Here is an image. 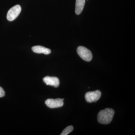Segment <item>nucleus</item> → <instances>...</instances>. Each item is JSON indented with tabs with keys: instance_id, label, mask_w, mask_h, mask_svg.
Here are the masks:
<instances>
[{
	"instance_id": "39448f33",
	"label": "nucleus",
	"mask_w": 135,
	"mask_h": 135,
	"mask_svg": "<svg viewBox=\"0 0 135 135\" xmlns=\"http://www.w3.org/2000/svg\"><path fill=\"white\" fill-rule=\"evenodd\" d=\"M64 99L57 98L56 99H49L45 101V104L48 107L51 109L58 108L64 105Z\"/></svg>"
},
{
	"instance_id": "9d476101",
	"label": "nucleus",
	"mask_w": 135,
	"mask_h": 135,
	"mask_svg": "<svg viewBox=\"0 0 135 135\" xmlns=\"http://www.w3.org/2000/svg\"><path fill=\"white\" fill-rule=\"evenodd\" d=\"M5 91L2 88L0 87V98L2 97L5 96Z\"/></svg>"
},
{
	"instance_id": "6e6552de",
	"label": "nucleus",
	"mask_w": 135,
	"mask_h": 135,
	"mask_svg": "<svg viewBox=\"0 0 135 135\" xmlns=\"http://www.w3.org/2000/svg\"><path fill=\"white\" fill-rule=\"evenodd\" d=\"M85 0H76L75 3V12L76 15L81 14L85 5Z\"/></svg>"
},
{
	"instance_id": "7ed1b4c3",
	"label": "nucleus",
	"mask_w": 135,
	"mask_h": 135,
	"mask_svg": "<svg viewBox=\"0 0 135 135\" xmlns=\"http://www.w3.org/2000/svg\"><path fill=\"white\" fill-rule=\"evenodd\" d=\"M22 11V8L20 5H15L11 8L7 14V19L9 21L12 22L19 16Z\"/></svg>"
},
{
	"instance_id": "1a4fd4ad",
	"label": "nucleus",
	"mask_w": 135,
	"mask_h": 135,
	"mask_svg": "<svg viewBox=\"0 0 135 135\" xmlns=\"http://www.w3.org/2000/svg\"><path fill=\"white\" fill-rule=\"evenodd\" d=\"M74 129V127L73 126H69L66 128L60 134L61 135H67L69 133L71 132Z\"/></svg>"
},
{
	"instance_id": "f257e3e1",
	"label": "nucleus",
	"mask_w": 135,
	"mask_h": 135,
	"mask_svg": "<svg viewBox=\"0 0 135 135\" xmlns=\"http://www.w3.org/2000/svg\"><path fill=\"white\" fill-rule=\"evenodd\" d=\"M114 113L113 109L109 108L100 111L98 114V122L101 124H109L112 120Z\"/></svg>"
},
{
	"instance_id": "423d86ee",
	"label": "nucleus",
	"mask_w": 135,
	"mask_h": 135,
	"mask_svg": "<svg viewBox=\"0 0 135 135\" xmlns=\"http://www.w3.org/2000/svg\"><path fill=\"white\" fill-rule=\"evenodd\" d=\"M43 80L46 85L53 86L55 88L58 87L60 83L59 79L56 77L46 76L44 78Z\"/></svg>"
},
{
	"instance_id": "f03ea898",
	"label": "nucleus",
	"mask_w": 135,
	"mask_h": 135,
	"mask_svg": "<svg viewBox=\"0 0 135 135\" xmlns=\"http://www.w3.org/2000/svg\"><path fill=\"white\" fill-rule=\"evenodd\" d=\"M77 52L81 58L87 62L92 60V55L90 50L83 46H79L77 49Z\"/></svg>"
},
{
	"instance_id": "20e7f679",
	"label": "nucleus",
	"mask_w": 135,
	"mask_h": 135,
	"mask_svg": "<svg viewBox=\"0 0 135 135\" xmlns=\"http://www.w3.org/2000/svg\"><path fill=\"white\" fill-rule=\"evenodd\" d=\"M101 91L99 90L93 92H89L85 94V98L88 103H93L99 100L101 97Z\"/></svg>"
},
{
	"instance_id": "0eeeda50",
	"label": "nucleus",
	"mask_w": 135,
	"mask_h": 135,
	"mask_svg": "<svg viewBox=\"0 0 135 135\" xmlns=\"http://www.w3.org/2000/svg\"><path fill=\"white\" fill-rule=\"evenodd\" d=\"M32 49L34 53L39 54L43 53L45 55H47L50 54L51 52V51L50 49L40 46H33L32 48Z\"/></svg>"
}]
</instances>
